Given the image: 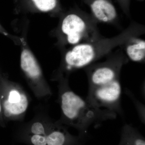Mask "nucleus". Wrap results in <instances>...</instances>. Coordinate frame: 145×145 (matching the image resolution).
Returning a JSON list of instances; mask_svg holds the SVG:
<instances>
[{
	"label": "nucleus",
	"instance_id": "obj_1",
	"mask_svg": "<svg viewBox=\"0 0 145 145\" xmlns=\"http://www.w3.org/2000/svg\"><path fill=\"white\" fill-rule=\"evenodd\" d=\"M61 108L67 124L86 138L91 127H99L104 122L116 119L117 114L106 109L96 106L86 98H84L69 89H62Z\"/></svg>",
	"mask_w": 145,
	"mask_h": 145
},
{
	"label": "nucleus",
	"instance_id": "obj_2",
	"mask_svg": "<svg viewBox=\"0 0 145 145\" xmlns=\"http://www.w3.org/2000/svg\"><path fill=\"white\" fill-rule=\"evenodd\" d=\"M143 30L140 25H133L113 38H100L92 41L76 45L65 54L67 68L68 70L85 68L115 48L124 44L133 36H138Z\"/></svg>",
	"mask_w": 145,
	"mask_h": 145
},
{
	"label": "nucleus",
	"instance_id": "obj_3",
	"mask_svg": "<svg viewBox=\"0 0 145 145\" xmlns=\"http://www.w3.org/2000/svg\"><path fill=\"white\" fill-rule=\"evenodd\" d=\"M92 19L76 14H69L64 19L61 30L66 35L69 44L76 45L100 38L95 23L96 22Z\"/></svg>",
	"mask_w": 145,
	"mask_h": 145
},
{
	"label": "nucleus",
	"instance_id": "obj_4",
	"mask_svg": "<svg viewBox=\"0 0 145 145\" xmlns=\"http://www.w3.org/2000/svg\"><path fill=\"white\" fill-rule=\"evenodd\" d=\"M127 61L124 55H116L109 57L104 62L93 63L84 68L88 78V89L119 79L122 67Z\"/></svg>",
	"mask_w": 145,
	"mask_h": 145
},
{
	"label": "nucleus",
	"instance_id": "obj_5",
	"mask_svg": "<svg viewBox=\"0 0 145 145\" xmlns=\"http://www.w3.org/2000/svg\"><path fill=\"white\" fill-rule=\"evenodd\" d=\"M122 87L118 79L104 85L88 89L86 99L96 106L118 115H123L121 99Z\"/></svg>",
	"mask_w": 145,
	"mask_h": 145
},
{
	"label": "nucleus",
	"instance_id": "obj_6",
	"mask_svg": "<svg viewBox=\"0 0 145 145\" xmlns=\"http://www.w3.org/2000/svg\"><path fill=\"white\" fill-rule=\"evenodd\" d=\"M89 6L93 19L97 22L112 23L117 19V10L109 0H92Z\"/></svg>",
	"mask_w": 145,
	"mask_h": 145
},
{
	"label": "nucleus",
	"instance_id": "obj_7",
	"mask_svg": "<svg viewBox=\"0 0 145 145\" xmlns=\"http://www.w3.org/2000/svg\"><path fill=\"white\" fill-rule=\"evenodd\" d=\"M137 36H133L124 44L128 58L133 62L143 63L145 58V41Z\"/></svg>",
	"mask_w": 145,
	"mask_h": 145
},
{
	"label": "nucleus",
	"instance_id": "obj_8",
	"mask_svg": "<svg viewBox=\"0 0 145 145\" xmlns=\"http://www.w3.org/2000/svg\"><path fill=\"white\" fill-rule=\"evenodd\" d=\"M118 145H145V139L132 125L125 124L121 129L120 140Z\"/></svg>",
	"mask_w": 145,
	"mask_h": 145
},
{
	"label": "nucleus",
	"instance_id": "obj_9",
	"mask_svg": "<svg viewBox=\"0 0 145 145\" xmlns=\"http://www.w3.org/2000/svg\"><path fill=\"white\" fill-rule=\"evenodd\" d=\"M21 66L24 71L31 78H37L40 75L39 65L33 54L27 50H24L21 54Z\"/></svg>",
	"mask_w": 145,
	"mask_h": 145
},
{
	"label": "nucleus",
	"instance_id": "obj_10",
	"mask_svg": "<svg viewBox=\"0 0 145 145\" xmlns=\"http://www.w3.org/2000/svg\"><path fill=\"white\" fill-rule=\"evenodd\" d=\"M28 106V101L26 96L21 94L20 99L15 103H10L5 101L4 103L5 112L7 116L17 115L23 113Z\"/></svg>",
	"mask_w": 145,
	"mask_h": 145
},
{
	"label": "nucleus",
	"instance_id": "obj_11",
	"mask_svg": "<svg viewBox=\"0 0 145 145\" xmlns=\"http://www.w3.org/2000/svg\"><path fill=\"white\" fill-rule=\"evenodd\" d=\"M125 92L127 96H128L129 98L131 100L133 103L134 104L137 110V114L140 120L143 124H145V107L144 105V104L141 101H139L132 91L128 89L125 88Z\"/></svg>",
	"mask_w": 145,
	"mask_h": 145
},
{
	"label": "nucleus",
	"instance_id": "obj_12",
	"mask_svg": "<svg viewBox=\"0 0 145 145\" xmlns=\"http://www.w3.org/2000/svg\"><path fill=\"white\" fill-rule=\"evenodd\" d=\"M39 10L48 11L52 10L57 5V0H32Z\"/></svg>",
	"mask_w": 145,
	"mask_h": 145
},
{
	"label": "nucleus",
	"instance_id": "obj_13",
	"mask_svg": "<svg viewBox=\"0 0 145 145\" xmlns=\"http://www.w3.org/2000/svg\"><path fill=\"white\" fill-rule=\"evenodd\" d=\"M31 131L33 135H45L44 127L39 122H36L32 125Z\"/></svg>",
	"mask_w": 145,
	"mask_h": 145
},
{
	"label": "nucleus",
	"instance_id": "obj_14",
	"mask_svg": "<svg viewBox=\"0 0 145 145\" xmlns=\"http://www.w3.org/2000/svg\"><path fill=\"white\" fill-rule=\"evenodd\" d=\"M31 142L34 145H47L46 135H33Z\"/></svg>",
	"mask_w": 145,
	"mask_h": 145
},
{
	"label": "nucleus",
	"instance_id": "obj_15",
	"mask_svg": "<svg viewBox=\"0 0 145 145\" xmlns=\"http://www.w3.org/2000/svg\"><path fill=\"white\" fill-rule=\"evenodd\" d=\"M20 93L16 90H12L10 92L7 100L10 103H15L18 101L20 99Z\"/></svg>",
	"mask_w": 145,
	"mask_h": 145
},
{
	"label": "nucleus",
	"instance_id": "obj_16",
	"mask_svg": "<svg viewBox=\"0 0 145 145\" xmlns=\"http://www.w3.org/2000/svg\"><path fill=\"white\" fill-rule=\"evenodd\" d=\"M1 104H0V112H1Z\"/></svg>",
	"mask_w": 145,
	"mask_h": 145
}]
</instances>
